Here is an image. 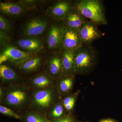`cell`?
Masks as SVG:
<instances>
[{"instance_id": "obj_1", "label": "cell", "mask_w": 122, "mask_h": 122, "mask_svg": "<svg viewBox=\"0 0 122 122\" xmlns=\"http://www.w3.org/2000/svg\"><path fill=\"white\" fill-rule=\"evenodd\" d=\"M3 89L5 96L1 105L11 108L20 115L29 109L32 90L26 83Z\"/></svg>"}, {"instance_id": "obj_2", "label": "cell", "mask_w": 122, "mask_h": 122, "mask_svg": "<svg viewBox=\"0 0 122 122\" xmlns=\"http://www.w3.org/2000/svg\"><path fill=\"white\" fill-rule=\"evenodd\" d=\"M62 98L55 86L43 89L32 90L29 109L46 115Z\"/></svg>"}, {"instance_id": "obj_3", "label": "cell", "mask_w": 122, "mask_h": 122, "mask_svg": "<svg viewBox=\"0 0 122 122\" xmlns=\"http://www.w3.org/2000/svg\"><path fill=\"white\" fill-rule=\"evenodd\" d=\"M74 53L76 75H86L93 70L97 65V58L96 51L91 45H82Z\"/></svg>"}, {"instance_id": "obj_4", "label": "cell", "mask_w": 122, "mask_h": 122, "mask_svg": "<svg viewBox=\"0 0 122 122\" xmlns=\"http://www.w3.org/2000/svg\"><path fill=\"white\" fill-rule=\"evenodd\" d=\"M78 11L97 25L107 24L102 2L99 0H79L75 2Z\"/></svg>"}, {"instance_id": "obj_5", "label": "cell", "mask_w": 122, "mask_h": 122, "mask_svg": "<svg viewBox=\"0 0 122 122\" xmlns=\"http://www.w3.org/2000/svg\"><path fill=\"white\" fill-rule=\"evenodd\" d=\"M34 55L25 52L16 46L9 44L2 47L0 52V63L7 61L17 67Z\"/></svg>"}, {"instance_id": "obj_6", "label": "cell", "mask_w": 122, "mask_h": 122, "mask_svg": "<svg viewBox=\"0 0 122 122\" xmlns=\"http://www.w3.org/2000/svg\"><path fill=\"white\" fill-rule=\"evenodd\" d=\"M66 27L63 22L55 23L49 29L46 39L48 48L56 52L63 51L62 46V38Z\"/></svg>"}, {"instance_id": "obj_7", "label": "cell", "mask_w": 122, "mask_h": 122, "mask_svg": "<svg viewBox=\"0 0 122 122\" xmlns=\"http://www.w3.org/2000/svg\"><path fill=\"white\" fill-rule=\"evenodd\" d=\"M26 83V79L10 66L4 63L0 65V86L3 88Z\"/></svg>"}, {"instance_id": "obj_8", "label": "cell", "mask_w": 122, "mask_h": 122, "mask_svg": "<svg viewBox=\"0 0 122 122\" xmlns=\"http://www.w3.org/2000/svg\"><path fill=\"white\" fill-rule=\"evenodd\" d=\"M49 25V20L45 18L36 17L30 18L22 26V35L25 37L41 35L45 31Z\"/></svg>"}, {"instance_id": "obj_9", "label": "cell", "mask_w": 122, "mask_h": 122, "mask_svg": "<svg viewBox=\"0 0 122 122\" xmlns=\"http://www.w3.org/2000/svg\"><path fill=\"white\" fill-rule=\"evenodd\" d=\"M62 52L53 54L45 61L44 71L50 75L55 81L63 75L62 65Z\"/></svg>"}, {"instance_id": "obj_10", "label": "cell", "mask_w": 122, "mask_h": 122, "mask_svg": "<svg viewBox=\"0 0 122 122\" xmlns=\"http://www.w3.org/2000/svg\"><path fill=\"white\" fill-rule=\"evenodd\" d=\"M26 83L31 90L43 89L55 85V81L44 70L26 79Z\"/></svg>"}, {"instance_id": "obj_11", "label": "cell", "mask_w": 122, "mask_h": 122, "mask_svg": "<svg viewBox=\"0 0 122 122\" xmlns=\"http://www.w3.org/2000/svg\"><path fill=\"white\" fill-rule=\"evenodd\" d=\"M78 30L82 45H91L94 41L102 36L98 25L90 20L82 25Z\"/></svg>"}, {"instance_id": "obj_12", "label": "cell", "mask_w": 122, "mask_h": 122, "mask_svg": "<svg viewBox=\"0 0 122 122\" xmlns=\"http://www.w3.org/2000/svg\"><path fill=\"white\" fill-rule=\"evenodd\" d=\"M82 45L78 29L66 27L62 38L63 50H68L74 51Z\"/></svg>"}, {"instance_id": "obj_13", "label": "cell", "mask_w": 122, "mask_h": 122, "mask_svg": "<svg viewBox=\"0 0 122 122\" xmlns=\"http://www.w3.org/2000/svg\"><path fill=\"white\" fill-rule=\"evenodd\" d=\"M74 8V5L69 1H59L49 8L47 13L54 19L62 21Z\"/></svg>"}, {"instance_id": "obj_14", "label": "cell", "mask_w": 122, "mask_h": 122, "mask_svg": "<svg viewBox=\"0 0 122 122\" xmlns=\"http://www.w3.org/2000/svg\"><path fill=\"white\" fill-rule=\"evenodd\" d=\"M16 46L25 52L34 55L43 47L42 40L36 36H26L16 42Z\"/></svg>"}, {"instance_id": "obj_15", "label": "cell", "mask_w": 122, "mask_h": 122, "mask_svg": "<svg viewBox=\"0 0 122 122\" xmlns=\"http://www.w3.org/2000/svg\"><path fill=\"white\" fill-rule=\"evenodd\" d=\"M76 75H63L55 81V86L62 97L73 93Z\"/></svg>"}, {"instance_id": "obj_16", "label": "cell", "mask_w": 122, "mask_h": 122, "mask_svg": "<svg viewBox=\"0 0 122 122\" xmlns=\"http://www.w3.org/2000/svg\"><path fill=\"white\" fill-rule=\"evenodd\" d=\"M89 20L74 7L62 21L66 28L79 29Z\"/></svg>"}, {"instance_id": "obj_17", "label": "cell", "mask_w": 122, "mask_h": 122, "mask_svg": "<svg viewBox=\"0 0 122 122\" xmlns=\"http://www.w3.org/2000/svg\"><path fill=\"white\" fill-rule=\"evenodd\" d=\"M45 61L39 55H33L18 66L20 71L25 74L30 73L37 72L44 66Z\"/></svg>"}, {"instance_id": "obj_18", "label": "cell", "mask_w": 122, "mask_h": 122, "mask_svg": "<svg viewBox=\"0 0 122 122\" xmlns=\"http://www.w3.org/2000/svg\"><path fill=\"white\" fill-rule=\"evenodd\" d=\"M1 12L8 16L18 17L26 12V9L18 2H1L0 3Z\"/></svg>"}, {"instance_id": "obj_19", "label": "cell", "mask_w": 122, "mask_h": 122, "mask_svg": "<svg viewBox=\"0 0 122 122\" xmlns=\"http://www.w3.org/2000/svg\"><path fill=\"white\" fill-rule=\"evenodd\" d=\"M74 52L71 50H64L62 52V65L63 75H75V61Z\"/></svg>"}, {"instance_id": "obj_20", "label": "cell", "mask_w": 122, "mask_h": 122, "mask_svg": "<svg viewBox=\"0 0 122 122\" xmlns=\"http://www.w3.org/2000/svg\"><path fill=\"white\" fill-rule=\"evenodd\" d=\"M21 122H49L46 114L28 109L20 115Z\"/></svg>"}, {"instance_id": "obj_21", "label": "cell", "mask_w": 122, "mask_h": 122, "mask_svg": "<svg viewBox=\"0 0 122 122\" xmlns=\"http://www.w3.org/2000/svg\"><path fill=\"white\" fill-rule=\"evenodd\" d=\"M68 114L63 106L62 98L52 107L46 116L49 120H52L63 117Z\"/></svg>"}, {"instance_id": "obj_22", "label": "cell", "mask_w": 122, "mask_h": 122, "mask_svg": "<svg viewBox=\"0 0 122 122\" xmlns=\"http://www.w3.org/2000/svg\"><path fill=\"white\" fill-rule=\"evenodd\" d=\"M80 93L81 91L78 90L62 98V103L68 113H73Z\"/></svg>"}, {"instance_id": "obj_23", "label": "cell", "mask_w": 122, "mask_h": 122, "mask_svg": "<svg viewBox=\"0 0 122 122\" xmlns=\"http://www.w3.org/2000/svg\"><path fill=\"white\" fill-rule=\"evenodd\" d=\"M0 32L11 37L13 31L12 24L2 15H0Z\"/></svg>"}, {"instance_id": "obj_24", "label": "cell", "mask_w": 122, "mask_h": 122, "mask_svg": "<svg viewBox=\"0 0 122 122\" xmlns=\"http://www.w3.org/2000/svg\"><path fill=\"white\" fill-rule=\"evenodd\" d=\"M0 113L3 115L20 120L21 115L12 109L4 106L0 105Z\"/></svg>"}, {"instance_id": "obj_25", "label": "cell", "mask_w": 122, "mask_h": 122, "mask_svg": "<svg viewBox=\"0 0 122 122\" xmlns=\"http://www.w3.org/2000/svg\"><path fill=\"white\" fill-rule=\"evenodd\" d=\"M78 121L73 113H69L63 117L55 120H50L49 122H78Z\"/></svg>"}, {"instance_id": "obj_26", "label": "cell", "mask_w": 122, "mask_h": 122, "mask_svg": "<svg viewBox=\"0 0 122 122\" xmlns=\"http://www.w3.org/2000/svg\"><path fill=\"white\" fill-rule=\"evenodd\" d=\"M5 96V92L3 87L0 86V103L2 105Z\"/></svg>"}, {"instance_id": "obj_27", "label": "cell", "mask_w": 122, "mask_h": 122, "mask_svg": "<svg viewBox=\"0 0 122 122\" xmlns=\"http://www.w3.org/2000/svg\"><path fill=\"white\" fill-rule=\"evenodd\" d=\"M99 122H118L117 120H115L113 119L110 118H106L102 119L99 120Z\"/></svg>"}, {"instance_id": "obj_28", "label": "cell", "mask_w": 122, "mask_h": 122, "mask_svg": "<svg viewBox=\"0 0 122 122\" xmlns=\"http://www.w3.org/2000/svg\"><path fill=\"white\" fill-rule=\"evenodd\" d=\"M78 122H80V121H78Z\"/></svg>"}]
</instances>
